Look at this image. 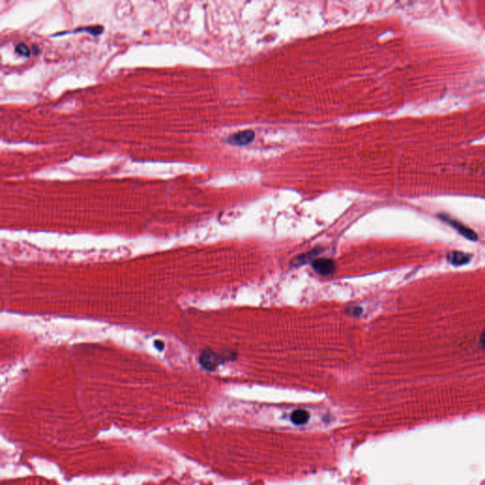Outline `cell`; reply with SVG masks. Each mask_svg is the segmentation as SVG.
<instances>
[{
  "label": "cell",
  "instance_id": "1",
  "mask_svg": "<svg viewBox=\"0 0 485 485\" xmlns=\"http://www.w3.org/2000/svg\"><path fill=\"white\" fill-rule=\"evenodd\" d=\"M440 217L443 218V219H444V220H445L447 223L449 224V225H451V226L453 227L454 229H456V230H458V231L460 232V234H461L462 236L466 237V238H467L468 240L475 241V240H477V239H478V235H477V234H476V233H475V232H474L472 230H470V229H468L467 227H466L465 225H462L461 223H459V222H457L456 220H454V219H450V218L447 217V216H446V217H443V216H440Z\"/></svg>",
  "mask_w": 485,
  "mask_h": 485
},
{
  "label": "cell",
  "instance_id": "2",
  "mask_svg": "<svg viewBox=\"0 0 485 485\" xmlns=\"http://www.w3.org/2000/svg\"><path fill=\"white\" fill-rule=\"evenodd\" d=\"M254 137L255 134L251 130L242 131L233 135L230 139V142L234 145H247L254 140Z\"/></svg>",
  "mask_w": 485,
  "mask_h": 485
},
{
  "label": "cell",
  "instance_id": "3",
  "mask_svg": "<svg viewBox=\"0 0 485 485\" xmlns=\"http://www.w3.org/2000/svg\"><path fill=\"white\" fill-rule=\"evenodd\" d=\"M313 268L319 274L329 275L335 270V262L330 259H318L314 261Z\"/></svg>",
  "mask_w": 485,
  "mask_h": 485
},
{
  "label": "cell",
  "instance_id": "4",
  "mask_svg": "<svg viewBox=\"0 0 485 485\" xmlns=\"http://www.w3.org/2000/svg\"><path fill=\"white\" fill-rule=\"evenodd\" d=\"M200 363L207 370H213L218 364L216 355L212 351H204L200 357Z\"/></svg>",
  "mask_w": 485,
  "mask_h": 485
},
{
  "label": "cell",
  "instance_id": "5",
  "mask_svg": "<svg viewBox=\"0 0 485 485\" xmlns=\"http://www.w3.org/2000/svg\"><path fill=\"white\" fill-rule=\"evenodd\" d=\"M447 258L448 262L454 266H461L469 262L471 259V256L460 251H453V252H450Z\"/></svg>",
  "mask_w": 485,
  "mask_h": 485
},
{
  "label": "cell",
  "instance_id": "6",
  "mask_svg": "<svg viewBox=\"0 0 485 485\" xmlns=\"http://www.w3.org/2000/svg\"><path fill=\"white\" fill-rule=\"evenodd\" d=\"M291 420L296 425H304L309 420V413L303 409L295 410L291 416Z\"/></svg>",
  "mask_w": 485,
  "mask_h": 485
},
{
  "label": "cell",
  "instance_id": "7",
  "mask_svg": "<svg viewBox=\"0 0 485 485\" xmlns=\"http://www.w3.org/2000/svg\"><path fill=\"white\" fill-rule=\"evenodd\" d=\"M15 51L20 54V55H23V56H29L30 55V50L27 46L24 45V44H19V45L16 46L15 48Z\"/></svg>",
  "mask_w": 485,
  "mask_h": 485
},
{
  "label": "cell",
  "instance_id": "8",
  "mask_svg": "<svg viewBox=\"0 0 485 485\" xmlns=\"http://www.w3.org/2000/svg\"><path fill=\"white\" fill-rule=\"evenodd\" d=\"M479 342H480V345H481V347H482L483 351H485V331L484 332L482 333V334H481V336H480V339H479Z\"/></svg>",
  "mask_w": 485,
  "mask_h": 485
}]
</instances>
